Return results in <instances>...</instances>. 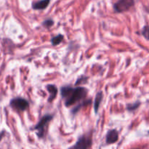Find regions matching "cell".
Here are the masks:
<instances>
[{
  "label": "cell",
  "instance_id": "cell-1",
  "mask_svg": "<svg viewBox=\"0 0 149 149\" xmlns=\"http://www.w3.org/2000/svg\"><path fill=\"white\" fill-rule=\"evenodd\" d=\"M87 95V90L85 87H71L65 86L61 88V95L65 99V105L67 107L78 103L85 98Z\"/></svg>",
  "mask_w": 149,
  "mask_h": 149
},
{
  "label": "cell",
  "instance_id": "cell-2",
  "mask_svg": "<svg viewBox=\"0 0 149 149\" xmlns=\"http://www.w3.org/2000/svg\"><path fill=\"white\" fill-rule=\"evenodd\" d=\"M53 116L51 115H46L41 119V120L38 122L37 125L33 127V130L37 131V135L39 138H42L45 134V130L47 127L49 122Z\"/></svg>",
  "mask_w": 149,
  "mask_h": 149
},
{
  "label": "cell",
  "instance_id": "cell-3",
  "mask_svg": "<svg viewBox=\"0 0 149 149\" xmlns=\"http://www.w3.org/2000/svg\"><path fill=\"white\" fill-rule=\"evenodd\" d=\"M10 106L15 110L23 111L29 108V103L26 99L22 97H15L10 101Z\"/></svg>",
  "mask_w": 149,
  "mask_h": 149
},
{
  "label": "cell",
  "instance_id": "cell-4",
  "mask_svg": "<svg viewBox=\"0 0 149 149\" xmlns=\"http://www.w3.org/2000/svg\"><path fill=\"white\" fill-rule=\"evenodd\" d=\"M135 4V0H119L114 4V10L117 13L127 11Z\"/></svg>",
  "mask_w": 149,
  "mask_h": 149
},
{
  "label": "cell",
  "instance_id": "cell-5",
  "mask_svg": "<svg viewBox=\"0 0 149 149\" xmlns=\"http://www.w3.org/2000/svg\"><path fill=\"white\" fill-rule=\"evenodd\" d=\"M92 146V138L85 135L81 137L77 143L72 147L74 148H89Z\"/></svg>",
  "mask_w": 149,
  "mask_h": 149
},
{
  "label": "cell",
  "instance_id": "cell-6",
  "mask_svg": "<svg viewBox=\"0 0 149 149\" xmlns=\"http://www.w3.org/2000/svg\"><path fill=\"white\" fill-rule=\"evenodd\" d=\"M119 139V133L116 130H111L109 131L106 135V141L107 144H112L116 143Z\"/></svg>",
  "mask_w": 149,
  "mask_h": 149
},
{
  "label": "cell",
  "instance_id": "cell-7",
  "mask_svg": "<svg viewBox=\"0 0 149 149\" xmlns=\"http://www.w3.org/2000/svg\"><path fill=\"white\" fill-rule=\"evenodd\" d=\"M47 90L49 93V97L48 99V101L52 102L54 99L55 98L58 93V89H57L56 86L53 85V84H48L47 86Z\"/></svg>",
  "mask_w": 149,
  "mask_h": 149
},
{
  "label": "cell",
  "instance_id": "cell-8",
  "mask_svg": "<svg viewBox=\"0 0 149 149\" xmlns=\"http://www.w3.org/2000/svg\"><path fill=\"white\" fill-rule=\"evenodd\" d=\"M49 1L50 0H40L33 3L32 7L34 10H45L49 5Z\"/></svg>",
  "mask_w": 149,
  "mask_h": 149
},
{
  "label": "cell",
  "instance_id": "cell-9",
  "mask_svg": "<svg viewBox=\"0 0 149 149\" xmlns=\"http://www.w3.org/2000/svg\"><path fill=\"white\" fill-rule=\"evenodd\" d=\"M102 100H103V93H102V92H99V93H97V95H96L95 100V103H94L95 112L96 113H97V111H98L99 106H100Z\"/></svg>",
  "mask_w": 149,
  "mask_h": 149
},
{
  "label": "cell",
  "instance_id": "cell-10",
  "mask_svg": "<svg viewBox=\"0 0 149 149\" xmlns=\"http://www.w3.org/2000/svg\"><path fill=\"white\" fill-rule=\"evenodd\" d=\"M63 39V36L61 34H58V36L52 38V40H51V43H52L53 45H58L62 42Z\"/></svg>",
  "mask_w": 149,
  "mask_h": 149
},
{
  "label": "cell",
  "instance_id": "cell-11",
  "mask_svg": "<svg viewBox=\"0 0 149 149\" xmlns=\"http://www.w3.org/2000/svg\"><path fill=\"white\" fill-rule=\"evenodd\" d=\"M140 106V103L139 102H136L135 103H132V104H127V109L128 111H134L135 109H137L138 108V106Z\"/></svg>",
  "mask_w": 149,
  "mask_h": 149
},
{
  "label": "cell",
  "instance_id": "cell-12",
  "mask_svg": "<svg viewBox=\"0 0 149 149\" xmlns=\"http://www.w3.org/2000/svg\"><path fill=\"white\" fill-rule=\"evenodd\" d=\"M54 21L52 20V19H47V20H45V21L43 22V25L47 28H49L52 26H53Z\"/></svg>",
  "mask_w": 149,
  "mask_h": 149
},
{
  "label": "cell",
  "instance_id": "cell-13",
  "mask_svg": "<svg viewBox=\"0 0 149 149\" xmlns=\"http://www.w3.org/2000/svg\"><path fill=\"white\" fill-rule=\"evenodd\" d=\"M90 102H91V100H87V101H86V102H83L82 105H81V106H77V107H76V108H75V109H74V111H73V112H74V113H77V112L79 110L80 108H81V106H84V105H85V106H86V105H87V104H90Z\"/></svg>",
  "mask_w": 149,
  "mask_h": 149
},
{
  "label": "cell",
  "instance_id": "cell-14",
  "mask_svg": "<svg viewBox=\"0 0 149 149\" xmlns=\"http://www.w3.org/2000/svg\"><path fill=\"white\" fill-rule=\"evenodd\" d=\"M142 33H143V35L144 36H145L146 39H148V26H145L144 27V29H143L142 31Z\"/></svg>",
  "mask_w": 149,
  "mask_h": 149
}]
</instances>
